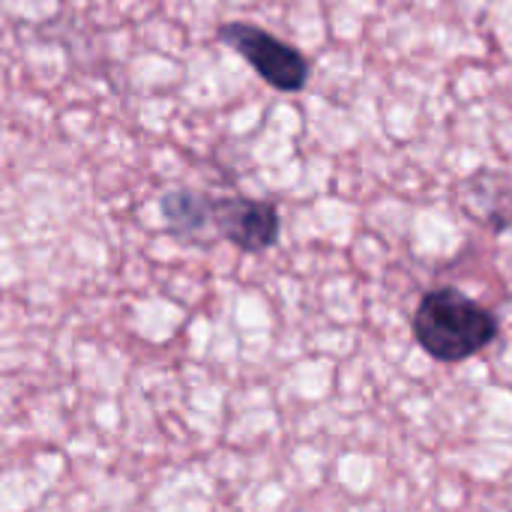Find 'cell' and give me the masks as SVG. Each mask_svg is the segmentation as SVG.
Listing matches in <instances>:
<instances>
[{"mask_svg": "<svg viewBox=\"0 0 512 512\" xmlns=\"http://www.w3.org/2000/svg\"><path fill=\"white\" fill-rule=\"evenodd\" d=\"M414 336L435 360L459 363L495 342L498 318L456 288H435L414 312Z\"/></svg>", "mask_w": 512, "mask_h": 512, "instance_id": "cell-1", "label": "cell"}, {"mask_svg": "<svg viewBox=\"0 0 512 512\" xmlns=\"http://www.w3.org/2000/svg\"><path fill=\"white\" fill-rule=\"evenodd\" d=\"M216 39L234 48L255 75L279 93H300L309 84L306 54L252 21H225L219 24Z\"/></svg>", "mask_w": 512, "mask_h": 512, "instance_id": "cell-2", "label": "cell"}, {"mask_svg": "<svg viewBox=\"0 0 512 512\" xmlns=\"http://www.w3.org/2000/svg\"><path fill=\"white\" fill-rule=\"evenodd\" d=\"M210 219L222 240L249 255H261L276 246L282 231L279 207L246 195H210Z\"/></svg>", "mask_w": 512, "mask_h": 512, "instance_id": "cell-3", "label": "cell"}, {"mask_svg": "<svg viewBox=\"0 0 512 512\" xmlns=\"http://www.w3.org/2000/svg\"><path fill=\"white\" fill-rule=\"evenodd\" d=\"M459 204L471 213V219L504 231L512 225V180L498 171H480L462 183Z\"/></svg>", "mask_w": 512, "mask_h": 512, "instance_id": "cell-4", "label": "cell"}, {"mask_svg": "<svg viewBox=\"0 0 512 512\" xmlns=\"http://www.w3.org/2000/svg\"><path fill=\"white\" fill-rule=\"evenodd\" d=\"M165 228L180 243H201L213 231L210 219V195L195 189H171L159 201ZM216 234V231H213Z\"/></svg>", "mask_w": 512, "mask_h": 512, "instance_id": "cell-5", "label": "cell"}]
</instances>
